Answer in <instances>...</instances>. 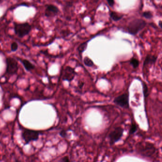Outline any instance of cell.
Segmentation results:
<instances>
[{"label": "cell", "mask_w": 162, "mask_h": 162, "mask_svg": "<svg viewBox=\"0 0 162 162\" xmlns=\"http://www.w3.org/2000/svg\"><path fill=\"white\" fill-rule=\"evenodd\" d=\"M146 22L142 19H137L130 22L128 26V31L130 34H137L146 26Z\"/></svg>", "instance_id": "cell-1"}, {"label": "cell", "mask_w": 162, "mask_h": 162, "mask_svg": "<svg viewBox=\"0 0 162 162\" xmlns=\"http://www.w3.org/2000/svg\"><path fill=\"white\" fill-rule=\"evenodd\" d=\"M14 30L15 34L19 38H23L29 34L31 31V26L28 22L14 23Z\"/></svg>", "instance_id": "cell-2"}, {"label": "cell", "mask_w": 162, "mask_h": 162, "mask_svg": "<svg viewBox=\"0 0 162 162\" xmlns=\"http://www.w3.org/2000/svg\"><path fill=\"white\" fill-rule=\"evenodd\" d=\"M6 74L7 75H13L17 73L18 70V64L15 59L8 57L6 59Z\"/></svg>", "instance_id": "cell-3"}, {"label": "cell", "mask_w": 162, "mask_h": 162, "mask_svg": "<svg viewBox=\"0 0 162 162\" xmlns=\"http://www.w3.org/2000/svg\"><path fill=\"white\" fill-rule=\"evenodd\" d=\"M139 153L145 156H150L154 154L155 148L153 144L146 143L145 145H140L139 147Z\"/></svg>", "instance_id": "cell-4"}, {"label": "cell", "mask_w": 162, "mask_h": 162, "mask_svg": "<svg viewBox=\"0 0 162 162\" xmlns=\"http://www.w3.org/2000/svg\"><path fill=\"white\" fill-rule=\"evenodd\" d=\"M114 102L116 105L123 108H128L129 107V95L128 93H125L115 98Z\"/></svg>", "instance_id": "cell-5"}, {"label": "cell", "mask_w": 162, "mask_h": 162, "mask_svg": "<svg viewBox=\"0 0 162 162\" xmlns=\"http://www.w3.org/2000/svg\"><path fill=\"white\" fill-rule=\"evenodd\" d=\"M124 129L121 127L115 128L109 135V142L111 145H113L115 143L119 140L123 136Z\"/></svg>", "instance_id": "cell-6"}, {"label": "cell", "mask_w": 162, "mask_h": 162, "mask_svg": "<svg viewBox=\"0 0 162 162\" xmlns=\"http://www.w3.org/2000/svg\"><path fill=\"white\" fill-rule=\"evenodd\" d=\"M39 133L37 131L27 129L22 133V137L24 141L27 143L30 142L32 141L37 140L39 138Z\"/></svg>", "instance_id": "cell-7"}, {"label": "cell", "mask_w": 162, "mask_h": 162, "mask_svg": "<svg viewBox=\"0 0 162 162\" xmlns=\"http://www.w3.org/2000/svg\"><path fill=\"white\" fill-rule=\"evenodd\" d=\"M76 74L75 69L70 66H67L64 70L62 79L63 81H71L74 79Z\"/></svg>", "instance_id": "cell-8"}, {"label": "cell", "mask_w": 162, "mask_h": 162, "mask_svg": "<svg viewBox=\"0 0 162 162\" xmlns=\"http://www.w3.org/2000/svg\"><path fill=\"white\" fill-rule=\"evenodd\" d=\"M59 9L55 5H48L45 11V15L47 17H53L59 13Z\"/></svg>", "instance_id": "cell-9"}, {"label": "cell", "mask_w": 162, "mask_h": 162, "mask_svg": "<svg viewBox=\"0 0 162 162\" xmlns=\"http://www.w3.org/2000/svg\"><path fill=\"white\" fill-rule=\"evenodd\" d=\"M19 60H20V61L23 64L26 70L30 71L34 69L35 66L28 60H25V59H24V60L19 59Z\"/></svg>", "instance_id": "cell-10"}, {"label": "cell", "mask_w": 162, "mask_h": 162, "mask_svg": "<svg viewBox=\"0 0 162 162\" xmlns=\"http://www.w3.org/2000/svg\"><path fill=\"white\" fill-rule=\"evenodd\" d=\"M157 59H158L157 57L155 56L150 55L147 56L146 57L145 61H144L143 66L145 67L146 66L155 63Z\"/></svg>", "instance_id": "cell-11"}, {"label": "cell", "mask_w": 162, "mask_h": 162, "mask_svg": "<svg viewBox=\"0 0 162 162\" xmlns=\"http://www.w3.org/2000/svg\"><path fill=\"white\" fill-rule=\"evenodd\" d=\"M110 15V17L114 21H119L124 16L123 15H119V14H117V13L114 12H111Z\"/></svg>", "instance_id": "cell-12"}, {"label": "cell", "mask_w": 162, "mask_h": 162, "mask_svg": "<svg viewBox=\"0 0 162 162\" xmlns=\"http://www.w3.org/2000/svg\"><path fill=\"white\" fill-rule=\"evenodd\" d=\"M84 63L85 65L87 67H91L94 66V63L91 59L89 57H86L84 59Z\"/></svg>", "instance_id": "cell-13"}, {"label": "cell", "mask_w": 162, "mask_h": 162, "mask_svg": "<svg viewBox=\"0 0 162 162\" xmlns=\"http://www.w3.org/2000/svg\"><path fill=\"white\" fill-rule=\"evenodd\" d=\"M87 43H88L87 42H85V43H82L81 44L78 46V50L80 53H81V52H84L86 49L87 47Z\"/></svg>", "instance_id": "cell-14"}, {"label": "cell", "mask_w": 162, "mask_h": 162, "mask_svg": "<svg viewBox=\"0 0 162 162\" xmlns=\"http://www.w3.org/2000/svg\"><path fill=\"white\" fill-rule=\"evenodd\" d=\"M143 94H144L145 98L148 97L149 95V91H148V87L147 85L145 82H143Z\"/></svg>", "instance_id": "cell-15"}, {"label": "cell", "mask_w": 162, "mask_h": 162, "mask_svg": "<svg viewBox=\"0 0 162 162\" xmlns=\"http://www.w3.org/2000/svg\"><path fill=\"white\" fill-rule=\"evenodd\" d=\"M130 64L132 65L134 69L137 68L139 64V62L138 60L135 58H132L131 59L130 61Z\"/></svg>", "instance_id": "cell-16"}, {"label": "cell", "mask_w": 162, "mask_h": 162, "mask_svg": "<svg viewBox=\"0 0 162 162\" xmlns=\"http://www.w3.org/2000/svg\"><path fill=\"white\" fill-rule=\"evenodd\" d=\"M10 49L12 52H16L18 49V44L16 42H13L10 46Z\"/></svg>", "instance_id": "cell-17"}, {"label": "cell", "mask_w": 162, "mask_h": 162, "mask_svg": "<svg viewBox=\"0 0 162 162\" xmlns=\"http://www.w3.org/2000/svg\"><path fill=\"white\" fill-rule=\"evenodd\" d=\"M143 16L145 18L150 19H151L153 17V14H152L151 12H145L143 13Z\"/></svg>", "instance_id": "cell-18"}, {"label": "cell", "mask_w": 162, "mask_h": 162, "mask_svg": "<svg viewBox=\"0 0 162 162\" xmlns=\"http://www.w3.org/2000/svg\"><path fill=\"white\" fill-rule=\"evenodd\" d=\"M137 125L134 124H133L131 125V128H130V131H129V133L130 134H133L134 133L136 132L137 131Z\"/></svg>", "instance_id": "cell-19"}, {"label": "cell", "mask_w": 162, "mask_h": 162, "mask_svg": "<svg viewBox=\"0 0 162 162\" xmlns=\"http://www.w3.org/2000/svg\"><path fill=\"white\" fill-rule=\"evenodd\" d=\"M107 1L108 2L109 6H111V7H113L114 6V4H115V1Z\"/></svg>", "instance_id": "cell-20"}, {"label": "cell", "mask_w": 162, "mask_h": 162, "mask_svg": "<svg viewBox=\"0 0 162 162\" xmlns=\"http://www.w3.org/2000/svg\"><path fill=\"white\" fill-rule=\"evenodd\" d=\"M62 162H70L68 156H65L62 159Z\"/></svg>", "instance_id": "cell-21"}, {"label": "cell", "mask_w": 162, "mask_h": 162, "mask_svg": "<svg viewBox=\"0 0 162 162\" xmlns=\"http://www.w3.org/2000/svg\"><path fill=\"white\" fill-rule=\"evenodd\" d=\"M60 136H61V137H65L66 136V135H67V133L65 131L63 130V131H61V132L60 133Z\"/></svg>", "instance_id": "cell-22"}, {"label": "cell", "mask_w": 162, "mask_h": 162, "mask_svg": "<svg viewBox=\"0 0 162 162\" xmlns=\"http://www.w3.org/2000/svg\"><path fill=\"white\" fill-rule=\"evenodd\" d=\"M161 21H160V22H159V26H160V28H162V26H161Z\"/></svg>", "instance_id": "cell-23"}, {"label": "cell", "mask_w": 162, "mask_h": 162, "mask_svg": "<svg viewBox=\"0 0 162 162\" xmlns=\"http://www.w3.org/2000/svg\"><path fill=\"white\" fill-rule=\"evenodd\" d=\"M0 2H1V1H0Z\"/></svg>", "instance_id": "cell-24"}]
</instances>
